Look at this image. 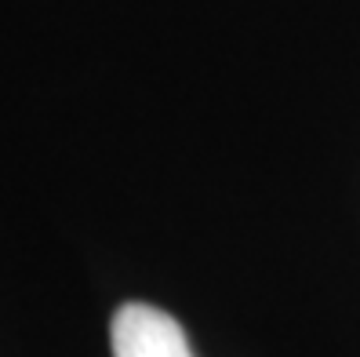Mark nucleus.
I'll list each match as a JSON object with an SVG mask.
<instances>
[{"mask_svg":"<svg viewBox=\"0 0 360 357\" xmlns=\"http://www.w3.org/2000/svg\"><path fill=\"white\" fill-rule=\"evenodd\" d=\"M113 357H193L182 325L150 303H128L113 313Z\"/></svg>","mask_w":360,"mask_h":357,"instance_id":"nucleus-1","label":"nucleus"}]
</instances>
